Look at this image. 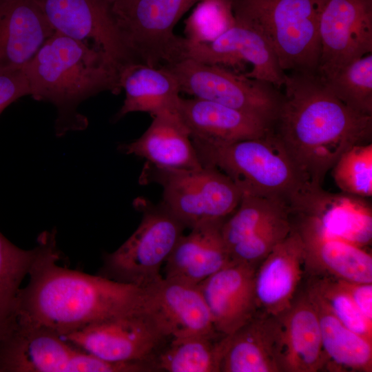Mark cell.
<instances>
[{
  "mask_svg": "<svg viewBox=\"0 0 372 372\" xmlns=\"http://www.w3.org/2000/svg\"><path fill=\"white\" fill-rule=\"evenodd\" d=\"M54 31L34 0H0V71L22 70Z\"/></svg>",
  "mask_w": 372,
  "mask_h": 372,
  "instance_id": "obj_20",
  "label": "cell"
},
{
  "mask_svg": "<svg viewBox=\"0 0 372 372\" xmlns=\"http://www.w3.org/2000/svg\"><path fill=\"white\" fill-rule=\"evenodd\" d=\"M152 117L141 136L120 147L125 154L143 158L158 167L195 169L203 166L178 110L165 111Z\"/></svg>",
  "mask_w": 372,
  "mask_h": 372,
  "instance_id": "obj_23",
  "label": "cell"
},
{
  "mask_svg": "<svg viewBox=\"0 0 372 372\" xmlns=\"http://www.w3.org/2000/svg\"><path fill=\"white\" fill-rule=\"evenodd\" d=\"M256 268L231 262L198 285L220 334L233 333L259 312L254 285Z\"/></svg>",
  "mask_w": 372,
  "mask_h": 372,
  "instance_id": "obj_17",
  "label": "cell"
},
{
  "mask_svg": "<svg viewBox=\"0 0 372 372\" xmlns=\"http://www.w3.org/2000/svg\"><path fill=\"white\" fill-rule=\"evenodd\" d=\"M235 21L260 32L281 68L316 74L319 21L326 0H231Z\"/></svg>",
  "mask_w": 372,
  "mask_h": 372,
  "instance_id": "obj_5",
  "label": "cell"
},
{
  "mask_svg": "<svg viewBox=\"0 0 372 372\" xmlns=\"http://www.w3.org/2000/svg\"><path fill=\"white\" fill-rule=\"evenodd\" d=\"M143 211L136 231L105 259L106 271L113 280L142 288L149 287L163 276V265L171 254L185 226L161 203L138 202Z\"/></svg>",
  "mask_w": 372,
  "mask_h": 372,
  "instance_id": "obj_9",
  "label": "cell"
},
{
  "mask_svg": "<svg viewBox=\"0 0 372 372\" xmlns=\"http://www.w3.org/2000/svg\"><path fill=\"white\" fill-rule=\"evenodd\" d=\"M220 372H280L277 317L259 311L225 335Z\"/></svg>",
  "mask_w": 372,
  "mask_h": 372,
  "instance_id": "obj_24",
  "label": "cell"
},
{
  "mask_svg": "<svg viewBox=\"0 0 372 372\" xmlns=\"http://www.w3.org/2000/svg\"><path fill=\"white\" fill-rule=\"evenodd\" d=\"M336 280L360 311L366 318L372 321V282Z\"/></svg>",
  "mask_w": 372,
  "mask_h": 372,
  "instance_id": "obj_37",
  "label": "cell"
},
{
  "mask_svg": "<svg viewBox=\"0 0 372 372\" xmlns=\"http://www.w3.org/2000/svg\"><path fill=\"white\" fill-rule=\"evenodd\" d=\"M291 211L281 203L266 197L242 194L236 209L221 227L228 251L273 218Z\"/></svg>",
  "mask_w": 372,
  "mask_h": 372,
  "instance_id": "obj_31",
  "label": "cell"
},
{
  "mask_svg": "<svg viewBox=\"0 0 372 372\" xmlns=\"http://www.w3.org/2000/svg\"><path fill=\"white\" fill-rule=\"evenodd\" d=\"M307 287L327 305L346 327L372 341V321L366 318L337 280L329 276H309Z\"/></svg>",
  "mask_w": 372,
  "mask_h": 372,
  "instance_id": "obj_32",
  "label": "cell"
},
{
  "mask_svg": "<svg viewBox=\"0 0 372 372\" xmlns=\"http://www.w3.org/2000/svg\"><path fill=\"white\" fill-rule=\"evenodd\" d=\"M177 110L192 140L229 143L262 137L271 130L254 116L198 98L180 97Z\"/></svg>",
  "mask_w": 372,
  "mask_h": 372,
  "instance_id": "obj_22",
  "label": "cell"
},
{
  "mask_svg": "<svg viewBox=\"0 0 372 372\" xmlns=\"http://www.w3.org/2000/svg\"><path fill=\"white\" fill-rule=\"evenodd\" d=\"M163 189L161 204L185 227L225 221L236 209L242 192L217 168H163L147 163L140 178Z\"/></svg>",
  "mask_w": 372,
  "mask_h": 372,
  "instance_id": "obj_6",
  "label": "cell"
},
{
  "mask_svg": "<svg viewBox=\"0 0 372 372\" xmlns=\"http://www.w3.org/2000/svg\"><path fill=\"white\" fill-rule=\"evenodd\" d=\"M38 242L35 248L25 250L0 232V338L12 321L20 285L42 250L40 237Z\"/></svg>",
  "mask_w": 372,
  "mask_h": 372,
  "instance_id": "obj_29",
  "label": "cell"
},
{
  "mask_svg": "<svg viewBox=\"0 0 372 372\" xmlns=\"http://www.w3.org/2000/svg\"><path fill=\"white\" fill-rule=\"evenodd\" d=\"M318 316L325 369L331 371H372V341L342 324L307 287Z\"/></svg>",
  "mask_w": 372,
  "mask_h": 372,
  "instance_id": "obj_26",
  "label": "cell"
},
{
  "mask_svg": "<svg viewBox=\"0 0 372 372\" xmlns=\"http://www.w3.org/2000/svg\"><path fill=\"white\" fill-rule=\"evenodd\" d=\"M26 95H30V88L22 70L0 71V114L12 103Z\"/></svg>",
  "mask_w": 372,
  "mask_h": 372,
  "instance_id": "obj_36",
  "label": "cell"
},
{
  "mask_svg": "<svg viewBox=\"0 0 372 372\" xmlns=\"http://www.w3.org/2000/svg\"><path fill=\"white\" fill-rule=\"evenodd\" d=\"M323 190L313 199L307 214L317 216L331 234L364 247L371 239V212L369 208L353 204L347 198L329 195Z\"/></svg>",
  "mask_w": 372,
  "mask_h": 372,
  "instance_id": "obj_28",
  "label": "cell"
},
{
  "mask_svg": "<svg viewBox=\"0 0 372 372\" xmlns=\"http://www.w3.org/2000/svg\"><path fill=\"white\" fill-rule=\"evenodd\" d=\"M321 79L349 107L372 116V53L351 62L330 77Z\"/></svg>",
  "mask_w": 372,
  "mask_h": 372,
  "instance_id": "obj_30",
  "label": "cell"
},
{
  "mask_svg": "<svg viewBox=\"0 0 372 372\" xmlns=\"http://www.w3.org/2000/svg\"><path fill=\"white\" fill-rule=\"evenodd\" d=\"M187 43V58L221 66L247 62L252 65L247 76L268 82L278 89L283 86L286 73L273 50L260 32L248 25L235 21L209 42Z\"/></svg>",
  "mask_w": 372,
  "mask_h": 372,
  "instance_id": "obj_15",
  "label": "cell"
},
{
  "mask_svg": "<svg viewBox=\"0 0 372 372\" xmlns=\"http://www.w3.org/2000/svg\"><path fill=\"white\" fill-rule=\"evenodd\" d=\"M280 372H317L325 369L320 327L306 289L298 291L290 307L276 316Z\"/></svg>",
  "mask_w": 372,
  "mask_h": 372,
  "instance_id": "obj_18",
  "label": "cell"
},
{
  "mask_svg": "<svg viewBox=\"0 0 372 372\" xmlns=\"http://www.w3.org/2000/svg\"><path fill=\"white\" fill-rule=\"evenodd\" d=\"M290 215L285 213L273 218L232 247L229 250L231 261L258 267L291 232Z\"/></svg>",
  "mask_w": 372,
  "mask_h": 372,
  "instance_id": "obj_34",
  "label": "cell"
},
{
  "mask_svg": "<svg viewBox=\"0 0 372 372\" xmlns=\"http://www.w3.org/2000/svg\"><path fill=\"white\" fill-rule=\"evenodd\" d=\"M22 70L30 95L55 105L59 136L86 127L87 119L76 111L83 100L101 92L121 90L119 69L102 51L57 31Z\"/></svg>",
  "mask_w": 372,
  "mask_h": 372,
  "instance_id": "obj_3",
  "label": "cell"
},
{
  "mask_svg": "<svg viewBox=\"0 0 372 372\" xmlns=\"http://www.w3.org/2000/svg\"><path fill=\"white\" fill-rule=\"evenodd\" d=\"M333 176L338 187L353 196H372V143L353 146L334 164Z\"/></svg>",
  "mask_w": 372,
  "mask_h": 372,
  "instance_id": "obj_33",
  "label": "cell"
},
{
  "mask_svg": "<svg viewBox=\"0 0 372 372\" xmlns=\"http://www.w3.org/2000/svg\"><path fill=\"white\" fill-rule=\"evenodd\" d=\"M55 31L102 51L119 69L135 63L105 0H34Z\"/></svg>",
  "mask_w": 372,
  "mask_h": 372,
  "instance_id": "obj_12",
  "label": "cell"
},
{
  "mask_svg": "<svg viewBox=\"0 0 372 372\" xmlns=\"http://www.w3.org/2000/svg\"><path fill=\"white\" fill-rule=\"evenodd\" d=\"M223 222L201 224L183 234L165 262L163 278L198 285L231 263L221 233Z\"/></svg>",
  "mask_w": 372,
  "mask_h": 372,
  "instance_id": "obj_21",
  "label": "cell"
},
{
  "mask_svg": "<svg viewBox=\"0 0 372 372\" xmlns=\"http://www.w3.org/2000/svg\"><path fill=\"white\" fill-rule=\"evenodd\" d=\"M144 310L169 341L220 335L198 285L163 278L145 288Z\"/></svg>",
  "mask_w": 372,
  "mask_h": 372,
  "instance_id": "obj_14",
  "label": "cell"
},
{
  "mask_svg": "<svg viewBox=\"0 0 372 372\" xmlns=\"http://www.w3.org/2000/svg\"><path fill=\"white\" fill-rule=\"evenodd\" d=\"M282 87L271 132L304 184L320 192L327 173L343 153L371 142L372 116L343 103L317 73L286 74Z\"/></svg>",
  "mask_w": 372,
  "mask_h": 372,
  "instance_id": "obj_1",
  "label": "cell"
},
{
  "mask_svg": "<svg viewBox=\"0 0 372 372\" xmlns=\"http://www.w3.org/2000/svg\"><path fill=\"white\" fill-rule=\"evenodd\" d=\"M62 338L102 360L143 362L151 366L157 353L167 343L145 310L91 323Z\"/></svg>",
  "mask_w": 372,
  "mask_h": 372,
  "instance_id": "obj_10",
  "label": "cell"
},
{
  "mask_svg": "<svg viewBox=\"0 0 372 372\" xmlns=\"http://www.w3.org/2000/svg\"><path fill=\"white\" fill-rule=\"evenodd\" d=\"M119 83L125 97L115 119L129 113L147 112L152 116L177 110L180 92L176 76L167 67L132 63L119 71Z\"/></svg>",
  "mask_w": 372,
  "mask_h": 372,
  "instance_id": "obj_25",
  "label": "cell"
},
{
  "mask_svg": "<svg viewBox=\"0 0 372 372\" xmlns=\"http://www.w3.org/2000/svg\"><path fill=\"white\" fill-rule=\"evenodd\" d=\"M295 215L291 223L303 243L308 276L372 282V256L363 247L331 234L316 216Z\"/></svg>",
  "mask_w": 372,
  "mask_h": 372,
  "instance_id": "obj_13",
  "label": "cell"
},
{
  "mask_svg": "<svg viewBox=\"0 0 372 372\" xmlns=\"http://www.w3.org/2000/svg\"><path fill=\"white\" fill-rule=\"evenodd\" d=\"M79 350L48 329L13 323L0 338V371L71 372Z\"/></svg>",
  "mask_w": 372,
  "mask_h": 372,
  "instance_id": "obj_16",
  "label": "cell"
},
{
  "mask_svg": "<svg viewBox=\"0 0 372 372\" xmlns=\"http://www.w3.org/2000/svg\"><path fill=\"white\" fill-rule=\"evenodd\" d=\"M200 0H133L110 10L121 37L136 63L167 67L186 58L187 43L174 28Z\"/></svg>",
  "mask_w": 372,
  "mask_h": 372,
  "instance_id": "obj_7",
  "label": "cell"
},
{
  "mask_svg": "<svg viewBox=\"0 0 372 372\" xmlns=\"http://www.w3.org/2000/svg\"><path fill=\"white\" fill-rule=\"evenodd\" d=\"M109 5L110 9H115L118 7H121L123 5L127 4V3L133 0H105Z\"/></svg>",
  "mask_w": 372,
  "mask_h": 372,
  "instance_id": "obj_38",
  "label": "cell"
},
{
  "mask_svg": "<svg viewBox=\"0 0 372 372\" xmlns=\"http://www.w3.org/2000/svg\"><path fill=\"white\" fill-rule=\"evenodd\" d=\"M304 273L303 243L292 226L289 234L256 268L254 285L259 311L278 316L287 310Z\"/></svg>",
  "mask_w": 372,
  "mask_h": 372,
  "instance_id": "obj_19",
  "label": "cell"
},
{
  "mask_svg": "<svg viewBox=\"0 0 372 372\" xmlns=\"http://www.w3.org/2000/svg\"><path fill=\"white\" fill-rule=\"evenodd\" d=\"M167 68L180 92L243 112L272 127L282 96L273 85L190 58Z\"/></svg>",
  "mask_w": 372,
  "mask_h": 372,
  "instance_id": "obj_8",
  "label": "cell"
},
{
  "mask_svg": "<svg viewBox=\"0 0 372 372\" xmlns=\"http://www.w3.org/2000/svg\"><path fill=\"white\" fill-rule=\"evenodd\" d=\"M317 74L325 79L372 52V0H326L319 21Z\"/></svg>",
  "mask_w": 372,
  "mask_h": 372,
  "instance_id": "obj_11",
  "label": "cell"
},
{
  "mask_svg": "<svg viewBox=\"0 0 372 372\" xmlns=\"http://www.w3.org/2000/svg\"><path fill=\"white\" fill-rule=\"evenodd\" d=\"M225 335L195 336L169 341L151 362L154 371L220 372Z\"/></svg>",
  "mask_w": 372,
  "mask_h": 372,
  "instance_id": "obj_27",
  "label": "cell"
},
{
  "mask_svg": "<svg viewBox=\"0 0 372 372\" xmlns=\"http://www.w3.org/2000/svg\"><path fill=\"white\" fill-rule=\"evenodd\" d=\"M192 141L201 163L227 175L242 194L276 200L293 214L316 193L304 184L271 130L262 137L229 143Z\"/></svg>",
  "mask_w": 372,
  "mask_h": 372,
  "instance_id": "obj_4",
  "label": "cell"
},
{
  "mask_svg": "<svg viewBox=\"0 0 372 372\" xmlns=\"http://www.w3.org/2000/svg\"><path fill=\"white\" fill-rule=\"evenodd\" d=\"M42 250L20 289L12 323L48 329L63 337L93 322L144 310L145 289L56 264L55 236L44 232Z\"/></svg>",
  "mask_w": 372,
  "mask_h": 372,
  "instance_id": "obj_2",
  "label": "cell"
},
{
  "mask_svg": "<svg viewBox=\"0 0 372 372\" xmlns=\"http://www.w3.org/2000/svg\"><path fill=\"white\" fill-rule=\"evenodd\" d=\"M235 23L231 0H200L185 22L187 41L209 42Z\"/></svg>",
  "mask_w": 372,
  "mask_h": 372,
  "instance_id": "obj_35",
  "label": "cell"
}]
</instances>
